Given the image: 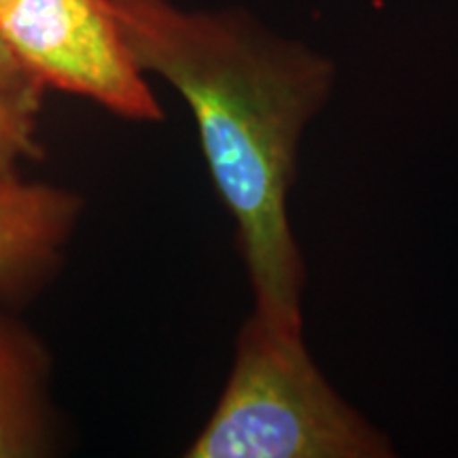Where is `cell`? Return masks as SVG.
Returning <instances> with one entry per match:
<instances>
[{
    "label": "cell",
    "mask_w": 458,
    "mask_h": 458,
    "mask_svg": "<svg viewBox=\"0 0 458 458\" xmlns=\"http://www.w3.org/2000/svg\"><path fill=\"white\" fill-rule=\"evenodd\" d=\"M111 4L139 66L191 108L215 189L236 223L253 314L276 329L303 331L308 270L289 196L306 128L334 94V60L240 7Z\"/></svg>",
    "instance_id": "obj_1"
},
{
    "label": "cell",
    "mask_w": 458,
    "mask_h": 458,
    "mask_svg": "<svg viewBox=\"0 0 458 458\" xmlns=\"http://www.w3.org/2000/svg\"><path fill=\"white\" fill-rule=\"evenodd\" d=\"M393 444L318 369L303 331L257 314L238 331L216 408L189 458H388Z\"/></svg>",
    "instance_id": "obj_2"
},
{
    "label": "cell",
    "mask_w": 458,
    "mask_h": 458,
    "mask_svg": "<svg viewBox=\"0 0 458 458\" xmlns=\"http://www.w3.org/2000/svg\"><path fill=\"white\" fill-rule=\"evenodd\" d=\"M0 37L38 85L83 96L131 122L164 119L111 0H17Z\"/></svg>",
    "instance_id": "obj_3"
},
{
    "label": "cell",
    "mask_w": 458,
    "mask_h": 458,
    "mask_svg": "<svg viewBox=\"0 0 458 458\" xmlns=\"http://www.w3.org/2000/svg\"><path fill=\"white\" fill-rule=\"evenodd\" d=\"M81 215L77 191L0 176V306H24L49 284Z\"/></svg>",
    "instance_id": "obj_4"
},
{
    "label": "cell",
    "mask_w": 458,
    "mask_h": 458,
    "mask_svg": "<svg viewBox=\"0 0 458 458\" xmlns=\"http://www.w3.org/2000/svg\"><path fill=\"white\" fill-rule=\"evenodd\" d=\"M51 354L41 337L0 306V458L54 454Z\"/></svg>",
    "instance_id": "obj_5"
},
{
    "label": "cell",
    "mask_w": 458,
    "mask_h": 458,
    "mask_svg": "<svg viewBox=\"0 0 458 458\" xmlns=\"http://www.w3.org/2000/svg\"><path fill=\"white\" fill-rule=\"evenodd\" d=\"M41 94L0 91V176L15 174L24 159L43 156L38 140Z\"/></svg>",
    "instance_id": "obj_6"
},
{
    "label": "cell",
    "mask_w": 458,
    "mask_h": 458,
    "mask_svg": "<svg viewBox=\"0 0 458 458\" xmlns=\"http://www.w3.org/2000/svg\"><path fill=\"white\" fill-rule=\"evenodd\" d=\"M0 91H9V94H41L43 91V85H38L24 71L3 37H0Z\"/></svg>",
    "instance_id": "obj_7"
},
{
    "label": "cell",
    "mask_w": 458,
    "mask_h": 458,
    "mask_svg": "<svg viewBox=\"0 0 458 458\" xmlns=\"http://www.w3.org/2000/svg\"><path fill=\"white\" fill-rule=\"evenodd\" d=\"M15 3H17V0H0V17L7 13V11L13 7Z\"/></svg>",
    "instance_id": "obj_8"
}]
</instances>
